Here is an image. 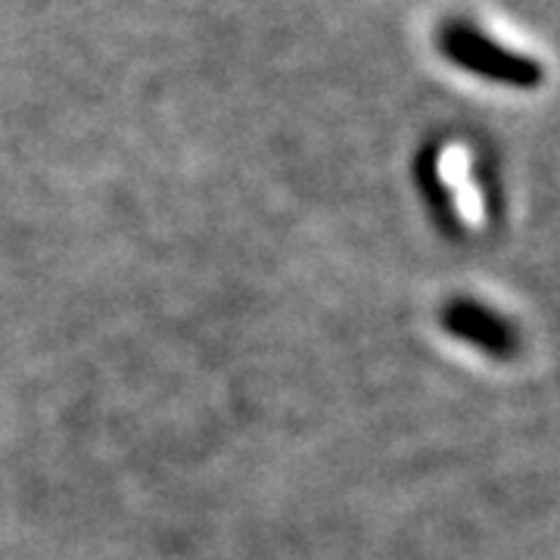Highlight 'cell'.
<instances>
[{
  "label": "cell",
  "instance_id": "1",
  "mask_svg": "<svg viewBox=\"0 0 560 560\" xmlns=\"http://www.w3.org/2000/svg\"><path fill=\"white\" fill-rule=\"evenodd\" d=\"M440 50L464 72H474L486 81H499L508 88H539L545 72L533 57L514 54L480 28L467 22H445L440 32Z\"/></svg>",
  "mask_w": 560,
  "mask_h": 560
},
{
  "label": "cell",
  "instance_id": "2",
  "mask_svg": "<svg viewBox=\"0 0 560 560\" xmlns=\"http://www.w3.org/2000/svg\"><path fill=\"white\" fill-rule=\"evenodd\" d=\"M442 327L448 334H455L460 340L477 342L486 352L492 355H508L511 352V330L504 327V320H499L492 312H486L474 302H452L445 312H442Z\"/></svg>",
  "mask_w": 560,
  "mask_h": 560
}]
</instances>
